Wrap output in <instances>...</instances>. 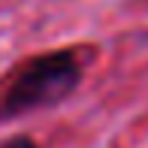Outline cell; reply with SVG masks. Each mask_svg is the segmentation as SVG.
<instances>
[{"instance_id": "6da1fadb", "label": "cell", "mask_w": 148, "mask_h": 148, "mask_svg": "<svg viewBox=\"0 0 148 148\" xmlns=\"http://www.w3.org/2000/svg\"><path fill=\"white\" fill-rule=\"evenodd\" d=\"M91 58V49L66 45V49L39 51L15 64L0 82V124L60 106L82 85Z\"/></svg>"}, {"instance_id": "7a4b0ae2", "label": "cell", "mask_w": 148, "mask_h": 148, "mask_svg": "<svg viewBox=\"0 0 148 148\" xmlns=\"http://www.w3.org/2000/svg\"><path fill=\"white\" fill-rule=\"evenodd\" d=\"M0 148H39V145H36V139H33V136H24V133H18V136L3 139V142H0Z\"/></svg>"}]
</instances>
